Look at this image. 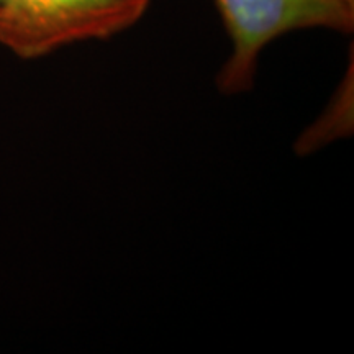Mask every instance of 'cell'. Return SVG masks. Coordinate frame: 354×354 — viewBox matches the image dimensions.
Masks as SVG:
<instances>
[{
    "mask_svg": "<svg viewBox=\"0 0 354 354\" xmlns=\"http://www.w3.org/2000/svg\"><path fill=\"white\" fill-rule=\"evenodd\" d=\"M232 41V53L216 74L227 95L254 86L261 53L282 35L326 28L351 33L354 8L343 0H214Z\"/></svg>",
    "mask_w": 354,
    "mask_h": 354,
    "instance_id": "cell-1",
    "label": "cell"
},
{
    "mask_svg": "<svg viewBox=\"0 0 354 354\" xmlns=\"http://www.w3.org/2000/svg\"><path fill=\"white\" fill-rule=\"evenodd\" d=\"M151 0H3L0 44L37 59L68 44L107 39L143 19Z\"/></svg>",
    "mask_w": 354,
    "mask_h": 354,
    "instance_id": "cell-2",
    "label": "cell"
},
{
    "mask_svg": "<svg viewBox=\"0 0 354 354\" xmlns=\"http://www.w3.org/2000/svg\"><path fill=\"white\" fill-rule=\"evenodd\" d=\"M353 128V61L336 99L312 127L300 136L295 149L299 154H310L320 146L346 136Z\"/></svg>",
    "mask_w": 354,
    "mask_h": 354,
    "instance_id": "cell-3",
    "label": "cell"
},
{
    "mask_svg": "<svg viewBox=\"0 0 354 354\" xmlns=\"http://www.w3.org/2000/svg\"><path fill=\"white\" fill-rule=\"evenodd\" d=\"M344 3H346V6H349V7H353L354 8V0H343Z\"/></svg>",
    "mask_w": 354,
    "mask_h": 354,
    "instance_id": "cell-4",
    "label": "cell"
},
{
    "mask_svg": "<svg viewBox=\"0 0 354 354\" xmlns=\"http://www.w3.org/2000/svg\"><path fill=\"white\" fill-rule=\"evenodd\" d=\"M2 2H3V0H0V7H2Z\"/></svg>",
    "mask_w": 354,
    "mask_h": 354,
    "instance_id": "cell-5",
    "label": "cell"
}]
</instances>
